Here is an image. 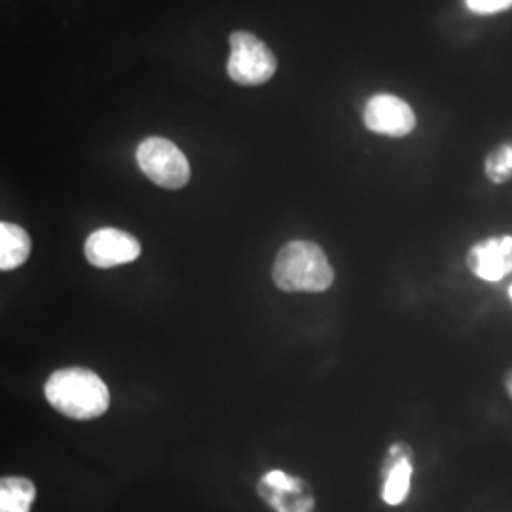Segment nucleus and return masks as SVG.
<instances>
[{
    "label": "nucleus",
    "instance_id": "4",
    "mask_svg": "<svg viewBox=\"0 0 512 512\" xmlns=\"http://www.w3.org/2000/svg\"><path fill=\"white\" fill-rule=\"evenodd\" d=\"M137 164L162 188L179 190L190 181V164L183 150L164 137H148L137 148Z\"/></svg>",
    "mask_w": 512,
    "mask_h": 512
},
{
    "label": "nucleus",
    "instance_id": "14",
    "mask_svg": "<svg viewBox=\"0 0 512 512\" xmlns=\"http://www.w3.org/2000/svg\"><path fill=\"white\" fill-rule=\"evenodd\" d=\"M503 387H505V393H507V397H509V401L512 403V366L505 372Z\"/></svg>",
    "mask_w": 512,
    "mask_h": 512
},
{
    "label": "nucleus",
    "instance_id": "10",
    "mask_svg": "<svg viewBox=\"0 0 512 512\" xmlns=\"http://www.w3.org/2000/svg\"><path fill=\"white\" fill-rule=\"evenodd\" d=\"M31 255V238L16 224L0 222V270H16Z\"/></svg>",
    "mask_w": 512,
    "mask_h": 512
},
{
    "label": "nucleus",
    "instance_id": "7",
    "mask_svg": "<svg viewBox=\"0 0 512 512\" xmlns=\"http://www.w3.org/2000/svg\"><path fill=\"white\" fill-rule=\"evenodd\" d=\"M365 126L372 133L401 139L416 129V112L397 95L378 93L366 103Z\"/></svg>",
    "mask_w": 512,
    "mask_h": 512
},
{
    "label": "nucleus",
    "instance_id": "6",
    "mask_svg": "<svg viewBox=\"0 0 512 512\" xmlns=\"http://www.w3.org/2000/svg\"><path fill=\"white\" fill-rule=\"evenodd\" d=\"M258 494L275 512H315V495L310 484L281 469L268 471L260 478Z\"/></svg>",
    "mask_w": 512,
    "mask_h": 512
},
{
    "label": "nucleus",
    "instance_id": "12",
    "mask_svg": "<svg viewBox=\"0 0 512 512\" xmlns=\"http://www.w3.org/2000/svg\"><path fill=\"white\" fill-rule=\"evenodd\" d=\"M484 173L490 183L505 184L512 181V141L495 147L486 156Z\"/></svg>",
    "mask_w": 512,
    "mask_h": 512
},
{
    "label": "nucleus",
    "instance_id": "13",
    "mask_svg": "<svg viewBox=\"0 0 512 512\" xmlns=\"http://www.w3.org/2000/svg\"><path fill=\"white\" fill-rule=\"evenodd\" d=\"M465 6L480 16H492L512 8V0H465Z\"/></svg>",
    "mask_w": 512,
    "mask_h": 512
},
{
    "label": "nucleus",
    "instance_id": "1",
    "mask_svg": "<svg viewBox=\"0 0 512 512\" xmlns=\"http://www.w3.org/2000/svg\"><path fill=\"white\" fill-rule=\"evenodd\" d=\"M272 279L283 293H325L334 283V268L317 243L294 239L275 256Z\"/></svg>",
    "mask_w": 512,
    "mask_h": 512
},
{
    "label": "nucleus",
    "instance_id": "3",
    "mask_svg": "<svg viewBox=\"0 0 512 512\" xmlns=\"http://www.w3.org/2000/svg\"><path fill=\"white\" fill-rule=\"evenodd\" d=\"M228 76L239 86H260L274 78L277 59L274 52L253 33L236 31L230 35Z\"/></svg>",
    "mask_w": 512,
    "mask_h": 512
},
{
    "label": "nucleus",
    "instance_id": "5",
    "mask_svg": "<svg viewBox=\"0 0 512 512\" xmlns=\"http://www.w3.org/2000/svg\"><path fill=\"white\" fill-rule=\"evenodd\" d=\"M414 471H416L414 448L404 440L389 444L380 467V476H382V494L380 495L387 507H401L408 501L412 492Z\"/></svg>",
    "mask_w": 512,
    "mask_h": 512
},
{
    "label": "nucleus",
    "instance_id": "11",
    "mask_svg": "<svg viewBox=\"0 0 512 512\" xmlns=\"http://www.w3.org/2000/svg\"><path fill=\"white\" fill-rule=\"evenodd\" d=\"M37 488L21 476L0 478V512H31Z\"/></svg>",
    "mask_w": 512,
    "mask_h": 512
},
{
    "label": "nucleus",
    "instance_id": "2",
    "mask_svg": "<svg viewBox=\"0 0 512 512\" xmlns=\"http://www.w3.org/2000/svg\"><path fill=\"white\" fill-rule=\"evenodd\" d=\"M46 399L67 418L93 420L107 412L109 387L88 368H61L46 382Z\"/></svg>",
    "mask_w": 512,
    "mask_h": 512
},
{
    "label": "nucleus",
    "instance_id": "15",
    "mask_svg": "<svg viewBox=\"0 0 512 512\" xmlns=\"http://www.w3.org/2000/svg\"><path fill=\"white\" fill-rule=\"evenodd\" d=\"M509 300H511V304H512V283H511V287H509Z\"/></svg>",
    "mask_w": 512,
    "mask_h": 512
},
{
    "label": "nucleus",
    "instance_id": "9",
    "mask_svg": "<svg viewBox=\"0 0 512 512\" xmlns=\"http://www.w3.org/2000/svg\"><path fill=\"white\" fill-rule=\"evenodd\" d=\"M86 258L97 268H114L133 262L141 255V243L118 228L95 230L84 247Z\"/></svg>",
    "mask_w": 512,
    "mask_h": 512
},
{
    "label": "nucleus",
    "instance_id": "8",
    "mask_svg": "<svg viewBox=\"0 0 512 512\" xmlns=\"http://www.w3.org/2000/svg\"><path fill=\"white\" fill-rule=\"evenodd\" d=\"M465 266L480 281H503L512 274V236L503 234L476 241L465 256Z\"/></svg>",
    "mask_w": 512,
    "mask_h": 512
}]
</instances>
